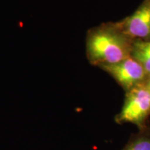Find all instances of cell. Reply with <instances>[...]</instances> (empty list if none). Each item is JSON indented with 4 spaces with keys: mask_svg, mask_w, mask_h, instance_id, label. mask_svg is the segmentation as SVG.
<instances>
[{
    "mask_svg": "<svg viewBox=\"0 0 150 150\" xmlns=\"http://www.w3.org/2000/svg\"><path fill=\"white\" fill-rule=\"evenodd\" d=\"M150 116V90L145 83H140L127 92L120 112L115 116L117 124L130 123L138 130L147 126Z\"/></svg>",
    "mask_w": 150,
    "mask_h": 150,
    "instance_id": "7a4b0ae2",
    "label": "cell"
},
{
    "mask_svg": "<svg viewBox=\"0 0 150 150\" xmlns=\"http://www.w3.org/2000/svg\"><path fill=\"white\" fill-rule=\"evenodd\" d=\"M125 29L132 37L145 38L150 36V3L142 5L127 18Z\"/></svg>",
    "mask_w": 150,
    "mask_h": 150,
    "instance_id": "277c9868",
    "label": "cell"
},
{
    "mask_svg": "<svg viewBox=\"0 0 150 150\" xmlns=\"http://www.w3.org/2000/svg\"><path fill=\"white\" fill-rule=\"evenodd\" d=\"M145 83L146 86H147L148 88L150 90V76H149V78L148 79V80L147 81V82H146V83Z\"/></svg>",
    "mask_w": 150,
    "mask_h": 150,
    "instance_id": "52a82bcc",
    "label": "cell"
},
{
    "mask_svg": "<svg viewBox=\"0 0 150 150\" xmlns=\"http://www.w3.org/2000/svg\"><path fill=\"white\" fill-rule=\"evenodd\" d=\"M100 66L109 73L127 92L141 83L146 73L139 62L130 56L118 63Z\"/></svg>",
    "mask_w": 150,
    "mask_h": 150,
    "instance_id": "3957f363",
    "label": "cell"
},
{
    "mask_svg": "<svg viewBox=\"0 0 150 150\" xmlns=\"http://www.w3.org/2000/svg\"><path fill=\"white\" fill-rule=\"evenodd\" d=\"M121 150H150V127L147 125L131 135Z\"/></svg>",
    "mask_w": 150,
    "mask_h": 150,
    "instance_id": "5b68a950",
    "label": "cell"
},
{
    "mask_svg": "<svg viewBox=\"0 0 150 150\" xmlns=\"http://www.w3.org/2000/svg\"><path fill=\"white\" fill-rule=\"evenodd\" d=\"M87 55L93 64H112L129 57L130 49L126 39L119 33L105 29L93 30L86 42Z\"/></svg>",
    "mask_w": 150,
    "mask_h": 150,
    "instance_id": "6da1fadb",
    "label": "cell"
},
{
    "mask_svg": "<svg viewBox=\"0 0 150 150\" xmlns=\"http://www.w3.org/2000/svg\"><path fill=\"white\" fill-rule=\"evenodd\" d=\"M133 58L138 61L150 74V40H138L134 43L131 50Z\"/></svg>",
    "mask_w": 150,
    "mask_h": 150,
    "instance_id": "8992f818",
    "label": "cell"
}]
</instances>
